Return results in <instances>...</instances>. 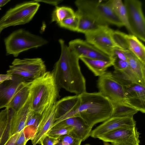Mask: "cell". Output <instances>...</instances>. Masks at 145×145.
<instances>
[{"label":"cell","mask_w":145,"mask_h":145,"mask_svg":"<svg viewBox=\"0 0 145 145\" xmlns=\"http://www.w3.org/2000/svg\"><path fill=\"white\" fill-rule=\"evenodd\" d=\"M10 1V0H0V7L3 6Z\"/></svg>","instance_id":"obj_41"},{"label":"cell","mask_w":145,"mask_h":145,"mask_svg":"<svg viewBox=\"0 0 145 145\" xmlns=\"http://www.w3.org/2000/svg\"><path fill=\"white\" fill-rule=\"evenodd\" d=\"M140 135L135 126L133 127L118 129L97 138L105 142L119 145H140Z\"/></svg>","instance_id":"obj_9"},{"label":"cell","mask_w":145,"mask_h":145,"mask_svg":"<svg viewBox=\"0 0 145 145\" xmlns=\"http://www.w3.org/2000/svg\"><path fill=\"white\" fill-rule=\"evenodd\" d=\"M59 89L52 71H46L42 76L31 81V110L42 114L46 109L56 102L59 97Z\"/></svg>","instance_id":"obj_3"},{"label":"cell","mask_w":145,"mask_h":145,"mask_svg":"<svg viewBox=\"0 0 145 145\" xmlns=\"http://www.w3.org/2000/svg\"><path fill=\"white\" fill-rule=\"evenodd\" d=\"M128 21L133 35L145 41V18L142 2L138 0H125Z\"/></svg>","instance_id":"obj_7"},{"label":"cell","mask_w":145,"mask_h":145,"mask_svg":"<svg viewBox=\"0 0 145 145\" xmlns=\"http://www.w3.org/2000/svg\"><path fill=\"white\" fill-rule=\"evenodd\" d=\"M80 102L79 95H76L66 96L57 101L55 104V121L52 127L63 120L74 117Z\"/></svg>","instance_id":"obj_13"},{"label":"cell","mask_w":145,"mask_h":145,"mask_svg":"<svg viewBox=\"0 0 145 145\" xmlns=\"http://www.w3.org/2000/svg\"><path fill=\"white\" fill-rule=\"evenodd\" d=\"M111 144H112V145H119L118 144H114V143H111Z\"/></svg>","instance_id":"obj_43"},{"label":"cell","mask_w":145,"mask_h":145,"mask_svg":"<svg viewBox=\"0 0 145 145\" xmlns=\"http://www.w3.org/2000/svg\"><path fill=\"white\" fill-rule=\"evenodd\" d=\"M113 30L107 26L96 31L85 34L86 41L111 57L112 50L118 48L112 38Z\"/></svg>","instance_id":"obj_10"},{"label":"cell","mask_w":145,"mask_h":145,"mask_svg":"<svg viewBox=\"0 0 145 145\" xmlns=\"http://www.w3.org/2000/svg\"><path fill=\"white\" fill-rule=\"evenodd\" d=\"M61 53L52 71L60 88L79 95L86 92L85 78L81 70L79 58L71 51L63 39L59 40Z\"/></svg>","instance_id":"obj_1"},{"label":"cell","mask_w":145,"mask_h":145,"mask_svg":"<svg viewBox=\"0 0 145 145\" xmlns=\"http://www.w3.org/2000/svg\"><path fill=\"white\" fill-rule=\"evenodd\" d=\"M80 59L96 76H100L106 71L107 69L112 66L113 60L109 61L97 59H93L84 57Z\"/></svg>","instance_id":"obj_22"},{"label":"cell","mask_w":145,"mask_h":145,"mask_svg":"<svg viewBox=\"0 0 145 145\" xmlns=\"http://www.w3.org/2000/svg\"><path fill=\"white\" fill-rule=\"evenodd\" d=\"M114 70L119 71H125L130 68L127 61L118 59H113V65Z\"/></svg>","instance_id":"obj_35"},{"label":"cell","mask_w":145,"mask_h":145,"mask_svg":"<svg viewBox=\"0 0 145 145\" xmlns=\"http://www.w3.org/2000/svg\"><path fill=\"white\" fill-rule=\"evenodd\" d=\"M111 75L114 79L124 87H127L134 83L140 84L130 68L125 71L114 70L111 72Z\"/></svg>","instance_id":"obj_26"},{"label":"cell","mask_w":145,"mask_h":145,"mask_svg":"<svg viewBox=\"0 0 145 145\" xmlns=\"http://www.w3.org/2000/svg\"><path fill=\"white\" fill-rule=\"evenodd\" d=\"M79 95L80 104L74 117L80 118L92 128L96 124L112 117V103L100 92H86Z\"/></svg>","instance_id":"obj_2"},{"label":"cell","mask_w":145,"mask_h":145,"mask_svg":"<svg viewBox=\"0 0 145 145\" xmlns=\"http://www.w3.org/2000/svg\"><path fill=\"white\" fill-rule=\"evenodd\" d=\"M106 3L112 8L129 33H133L128 21L126 7L121 0H110Z\"/></svg>","instance_id":"obj_24"},{"label":"cell","mask_w":145,"mask_h":145,"mask_svg":"<svg viewBox=\"0 0 145 145\" xmlns=\"http://www.w3.org/2000/svg\"><path fill=\"white\" fill-rule=\"evenodd\" d=\"M12 65L25 70L29 75L32 80L40 77L46 72L44 62L40 58H16L12 62Z\"/></svg>","instance_id":"obj_16"},{"label":"cell","mask_w":145,"mask_h":145,"mask_svg":"<svg viewBox=\"0 0 145 145\" xmlns=\"http://www.w3.org/2000/svg\"><path fill=\"white\" fill-rule=\"evenodd\" d=\"M16 145H20V144H16Z\"/></svg>","instance_id":"obj_45"},{"label":"cell","mask_w":145,"mask_h":145,"mask_svg":"<svg viewBox=\"0 0 145 145\" xmlns=\"http://www.w3.org/2000/svg\"><path fill=\"white\" fill-rule=\"evenodd\" d=\"M82 142L70 133L57 138V142L55 145H81Z\"/></svg>","instance_id":"obj_32"},{"label":"cell","mask_w":145,"mask_h":145,"mask_svg":"<svg viewBox=\"0 0 145 145\" xmlns=\"http://www.w3.org/2000/svg\"><path fill=\"white\" fill-rule=\"evenodd\" d=\"M30 81H25L14 96L7 108L12 109L16 112L20 109L28 99L30 92Z\"/></svg>","instance_id":"obj_21"},{"label":"cell","mask_w":145,"mask_h":145,"mask_svg":"<svg viewBox=\"0 0 145 145\" xmlns=\"http://www.w3.org/2000/svg\"><path fill=\"white\" fill-rule=\"evenodd\" d=\"M77 117L67 118L57 123L53 126L54 127H72L75 123Z\"/></svg>","instance_id":"obj_36"},{"label":"cell","mask_w":145,"mask_h":145,"mask_svg":"<svg viewBox=\"0 0 145 145\" xmlns=\"http://www.w3.org/2000/svg\"><path fill=\"white\" fill-rule=\"evenodd\" d=\"M73 127H54L52 128L49 131L48 135L56 138L71 133Z\"/></svg>","instance_id":"obj_34"},{"label":"cell","mask_w":145,"mask_h":145,"mask_svg":"<svg viewBox=\"0 0 145 145\" xmlns=\"http://www.w3.org/2000/svg\"><path fill=\"white\" fill-rule=\"evenodd\" d=\"M57 141V138L46 135L42 140L41 145H55Z\"/></svg>","instance_id":"obj_38"},{"label":"cell","mask_w":145,"mask_h":145,"mask_svg":"<svg viewBox=\"0 0 145 145\" xmlns=\"http://www.w3.org/2000/svg\"><path fill=\"white\" fill-rule=\"evenodd\" d=\"M55 121V104L46 109L42 114L37 132L31 140L32 145L40 144L44 138L48 135Z\"/></svg>","instance_id":"obj_15"},{"label":"cell","mask_w":145,"mask_h":145,"mask_svg":"<svg viewBox=\"0 0 145 145\" xmlns=\"http://www.w3.org/2000/svg\"><path fill=\"white\" fill-rule=\"evenodd\" d=\"M111 57L112 59H118L127 61L126 56L123 50L118 48H115L112 50Z\"/></svg>","instance_id":"obj_37"},{"label":"cell","mask_w":145,"mask_h":145,"mask_svg":"<svg viewBox=\"0 0 145 145\" xmlns=\"http://www.w3.org/2000/svg\"><path fill=\"white\" fill-rule=\"evenodd\" d=\"M20 132L16 133L11 136L4 145H16Z\"/></svg>","instance_id":"obj_39"},{"label":"cell","mask_w":145,"mask_h":145,"mask_svg":"<svg viewBox=\"0 0 145 145\" xmlns=\"http://www.w3.org/2000/svg\"><path fill=\"white\" fill-rule=\"evenodd\" d=\"M75 4L79 13L87 16L103 23L116 26H124V24L112 8L102 1L77 0Z\"/></svg>","instance_id":"obj_4"},{"label":"cell","mask_w":145,"mask_h":145,"mask_svg":"<svg viewBox=\"0 0 145 145\" xmlns=\"http://www.w3.org/2000/svg\"><path fill=\"white\" fill-rule=\"evenodd\" d=\"M126 37L129 50L145 64V47L144 44L133 35L126 34Z\"/></svg>","instance_id":"obj_25"},{"label":"cell","mask_w":145,"mask_h":145,"mask_svg":"<svg viewBox=\"0 0 145 145\" xmlns=\"http://www.w3.org/2000/svg\"><path fill=\"white\" fill-rule=\"evenodd\" d=\"M42 114L34 112L30 110L28 114L25 126L23 132L26 140H31L37 132Z\"/></svg>","instance_id":"obj_23"},{"label":"cell","mask_w":145,"mask_h":145,"mask_svg":"<svg viewBox=\"0 0 145 145\" xmlns=\"http://www.w3.org/2000/svg\"><path fill=\"white\" fill-rule=\"evenodd\" d=\"M11 110V108H6L0 112V142L8 125Z\"/></svg>","instance_id":"obj_33"},{"label":"cell","mask_w":145,"mask_h":145,"mask_svg":"<svg viewBox=\"0 0 145 145\" xmlns=\"http://www.w3.org/2000/svg\"><path fill=\"white\" fill-rule=\"evenodd\" d=\"M40 6L39 3L35 1L25 2L16 5L8 10L0 19V27L4 29L29 22Z\"/></svg>","instance_id":"obj_6"},{"label":"cell","mask_w":145,"mask_h":145,"mask_svg":"<svg viewBox=\"0 0 145 145\" xmlns=\"http://www.w3.org/2000/svg\"><path fill=\"white\" fill-rule=\"evenodd\" d=\"M123 50L130 69L140 83L145 86V64L129 50Z\"/></svg>","instance_id":"obj_20"},{"label":"cell","mask_w":145,"mask_h":145,"mask_svg":"<svg viewBox=\"0 0 145 145\" xmlns=\"http://www.w3.org/2000/svg\"><path fill=\"white\" fill-rule=\"evenodd\" d=\"M14 79V76L13 75L6 74H0V84L5 81L7 80L12 81Z\"/></svg>","instance_id":"obj_40"},{"label":"cell","mask_w":145,"mask_h":145,"mask_svg":"<svg viewBox=\"0 0 145 145\" xmlns=\"http://www.w3.org/2000/svg\"><path fill=\"white\" fill-rule=\"evenodd\" d=\"M124 102L143 113H145V86L134 83L125 87Z\"/></svg>","instance_id":"obj_14"},{"label":"cell","mask_w":145,"mask_h":145,"mask_svg":"<svg viewBox=\"0 0 145 145\" xmlns=\"http://www.w3.org/2000/svg\"><path fill=\"white\" fill-rule=\"evenodd\" d=\"M75 12L71 8L65 6H56L52 14V22L58 24L63 20L73 16Z\"/></svg>","instance_id":"obj_29"},{"label":"cell","mask_w":145,"mask_h":145,"mask_svg":"<svg viewBox=\"0 0 145 145\" xmlns=\"http://www.w3.org/2000/svg\"><path fill=\"white\" fill-rule=\"evenodd\" d=\"M6 54L17 57L21 52L44 45L45 39L22 29L16 30L4 40Z\"/></svg>","instance_id":"obj_5"},{"label":"cell","mask_w":145,"mask_h":145,"mask_svg":"<svg viewBox=\"0 0 145 145\" xmlns=\"http://www.w3.org/2000/svg\"><path fill=\"white\" fill-rule=\"evenodd\" d=\"M113 107L112 117H131L138 111L124 102H111Z\"/></svg>","instance_id":"obj_27"},{"label":"cell","mask_w":145,"mask_h":145,"mask_svg":"<svg viewBox=\"0 0 145 145\" xmlns=\"http://www.w3.org/2000/svg\"><path fill=\"white\" fill-rule=\"evenodd\" d=\"M97 86L99 92L111 102H124L125 88L112 76L111 72H106L99 77Z\"/></svg>","instance_id":"obj_8"},{"label":"cell","mask_w":145,"mask_h":145,"mask_svg":"<svg viewBox=\"0 0 145 145\" xmlns=\"http://www.w3.org/2000/svg\"><path fill=\"white\" fill-rule=\"evenodd\" d=\"M136 123L133 117H112L92 130L90 136L94 138L118 129L133 127Z\"/></svg>","instance_id":"obj_12"},{"label":"cell","mask_w":145,"mask_h":145,"mask_svg":"<svg viewBox=\"0 0 145 145\" xmlns=\"http://www.w3.org/2000/svg\"><path fill=\"white\" fill-rule=\"evenodd\" d=\"M69 48L79 58L82 57L91 59L109 61L113 59L94 46L80 39H76L69 42Z\"/></svg>","instance_id":"obj_11"},{"label":"cell","mask_w":145,"mask_h":145,"mask_svg":"<svg viewBox=\"0 0 145 145\" xmlns=\"http://www.w3.org/2000/svg\"><path fill=\"white\" fill-rule=\"evenodd\" d=\"M14 76L12 83L8 86L0 84V109L7 108L12 99L26 81L16 75Z\"/></svg>","instance_id":"obj_17"},{"label":"cell","mask_w":145,"mask_h":145,"mask_svg":"<svg viewBox=\"0 0 145 145\" xmlns=\"http://www.w3.org/2000/svg\"><path fill=\"white\" fill-rule=\"evenodd\" d=\"M79 19L78 14L75 12L73 16L63 20L58 24L61 27L76 31L78 25Z\"/></svg>","instance_id":"obj_31"},{"label":"cell","mask_w":145,"mask_h":145,"mask_svg":"<svg viewBox=\"0 0 145 145\" xmlns=\"http://www.w3.org/2000/svg\"><path fill=\"white\" fill-rule=\"evenodd\" d=\"M30 110L29 94L28 99L22 106L17 111H14L13 113L10 121V137L24 130Z\"/></svg>","instance_id":"obj_18"},{"label":"cell","mask_w":145,"mask_h":145,"mask_svg":"<svg viewBox=\"0 0 145 145\" xmlns=\"http://www.w3.org/2000/svg\"><path fill=\"white\" fill-rule=\"evenodd\" d=\"M4 29H3V28H2L1 27H0V35L1 33V32Z\"/></svg>","instance_id":"obj_42"},{"label":"cell","mask_w":145,"mask_h":145,"mask_svg":"<svg viewBox=\"0 0 145 145\" xmlns=\"http://www.w3.org/2000/svg\"><path fill=\"white\" fill-rule=\"evenodd\" d=\"M72 127L73 130L71 133L82 141L90 136L92 128L89 126L80 118L77 117Z\"/></svg>","instance_id":"obj_28"},{"label":"cell","mask_w":145,"mask_h":145,"mask_svg":"<svg viewBox=\"0 0 145 145\" xmlns=\"http://www.w3.org/2000/svg\"><path fill=\"white\" fill-rule=\"evenodd\" d=\"M84 145H91L89 144H85Z\"/></svg>","instance_id":"obj_44"},{"label":"cell","mask_w":145,"mask_h":145,"mask_svg":"<svg viewBox=\"0 0 145 145\" xmlns=\"http://www.w3.org/2000/svg\"><path fill=\"white\" fill-rule=\"evenodd\" d=\"M126 35L119 31L113 30L111 34L112 38L118 48L123 50H129Z\"/></svg>","instance_id":"obj_30"},{"label":"cell","mask_w":145,"mask_h":145,"mask_svg":"<svg viewBox=\"0 0 145 145\" xmlns=\"http://www.w3.org/2000/svg\"><path fill=\"white\" fill-rule=\"evenodd\" d=\"M76 12L79 18L76 31L77 32L85 34L96 31L108 25L93 18Z\"/></svg>","instance_id":"obj_19"}]
</instances>
